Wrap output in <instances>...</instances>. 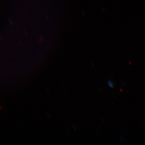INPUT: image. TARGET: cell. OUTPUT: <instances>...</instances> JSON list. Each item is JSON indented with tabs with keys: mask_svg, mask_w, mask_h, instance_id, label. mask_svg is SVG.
<instances>
[{
	"mask_svg": "<svg viewBox=\"0 0 145 145\" xmlns=\"http://www.w3.org/2000/svg\"><path fill=\"white\" fill-rule=\"evenodd\" d=\"M107 82L108 86L110 87V88H113L114 87V85H115L114 82L112 80L109 79V80L107 81Z\"/></svg>",
	"mask_w": 145,
	"mask_h": 145,
	"instance_id": "6da1fadb",
	"label": "cell"
},
{
	"mask_svg": "<svg viewBox=\"0 0 145 145\" xmlns=\"http://www.w3.org/2000/svg\"><path fill=\"white\" fill-rule=\"evenodd\" d=\"M122 84H123V85H125V83H124V82H123V81H122Z\"/></svg>",
	"mask_w": 145,
	"mask_h": 145,
	"instance_id": "7a4b0ae2",
	"label": "cell"
}]
</instances>
